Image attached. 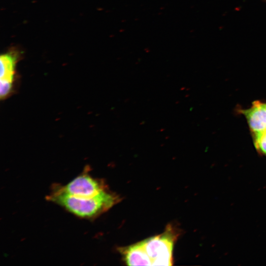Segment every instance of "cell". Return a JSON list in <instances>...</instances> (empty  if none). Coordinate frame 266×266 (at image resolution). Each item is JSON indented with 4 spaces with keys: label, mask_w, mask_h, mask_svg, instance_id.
Returning <instances> with one entry per match:
<instances>
[{
    "label": "cell",
    "mask_w": 266,
    "mask_h": 266,
    "mask_svg": "<svg viewBox=\"0 0 266 266\" xmlns=\"http://www.w3.org/2000/svg\"><path fill=\"white\" fill-rule=\"evenodd\" d=\"M174 236L169 231L144 240L152 266H171Z\"/></svg>",
    "instance_id": "2"
},
{
    "label": "cell",
    "mask_w": 266,
    "mask_h": 266,
    "mask_svg": "<svg viewBox=\"0 0 266 266\" xmlns=\"http://www.w3.org/2000/svg\"><path fill=\"white\" fill-rule=\"evenodd\" d=\"M47 199L83 218H92L110 208L114 203L110 194L102 191L92 198H80L67 195L54 188Z\"/></svg>",
    "instance_id": "1"
},
{
    "label": "cell",
    "mask_w": 266,
    "mask_h": 266,
    "mask_svg": "<svg viewBox=\"0 0 266 266\" xmlns=\"http://www.w3.org/2000/svg\"><path fill=\"white\" fill-rule=\"evenodd\" d=\"M255 138L266 132V103L254 101L252 106L242 111Z\"/></svg>",
    "instance_id": "4"
},
{
    "label": "cell",
    "mask_w": 266,
    "mask_h": 266,
    "mask_svg": "<svg viewBox=\"0 0 266 266\" xmlns=\"http://www.w3.org/2000/svg\"><path fill=\"white\" fill-rule=\"evenodd\" d=\"M124 255L129 266H152L145 247V241L133 244L126 249Z\"/></svg>",
    "instance_id": "5"
},
{
    "label": "cell",
    "mask_w": 266,
    "mask_h": 266,
    "mask_svg": "<svg viewBox=\"0 0 266 266\" xmlns=\"http://www.w3.org/2000/svg\"><path fill=\"white\" fill-rule=\"evenodd\" d=\"M67 195L80 198H92L103 190L96 179L87 174L78 176L65 186L55 187Z\"/></svg>",
    "instance_id": "3"
},
{
    "label": "cell",
    "mask_w": 266,
    "mask_h": 266,
    "mask_svg": "<svg viewBox=\"0 0 266 266\" xmlns=\"http://www.w3.org/2000/svg\"><path fill=\"white\" fill-rule=\"evenodd\" d=\"M265 1H266V0H264Z\"/></svg>",
    "instance_id": "9"
},
{
    "label": "cell",
    "mask_w": 266,
    "mask_h": 266,
    "mask_svg": "<svg viewBox=\"0 0 266 266\" xmlns=\"http://www.w3.org/2000/svg\"><path fill=\"white\" fill-rule=\"evenodd\" d=\"M12 91V83L0 81V97L1 100L6 98Z\"/></svg>",
    "instance_id": "7"
},
{
    "label": "cell",
    "mask_w": 266,
    "mask_h": 266,
    "mask_svg": "<svg viewBox=\"0 0 266 266\" xmlns=\"http://www.w3.org/2000/svg\"><path fill=\"white\" fill-rule=\"evenodd\" d=\"M255 144L257 149L266 155V132L255 138Z\"/></svg>",
    "instance_id": "8"
},
{
    "label": "cell",
    "mask_w": 266,
    "mask_h": 266,
    "mask_svg": "<svg viewBox=\"0 0 266 266\" xmlns=\"http://www.w3.org/2000/svg\"><path fill=\"white\" fill-rule=\"evenodd\" d=\"M17 58V54L12 52L0 56V81L12 83Z\"/></svg>",
    "instance_id": "6"
}]
</instances>
